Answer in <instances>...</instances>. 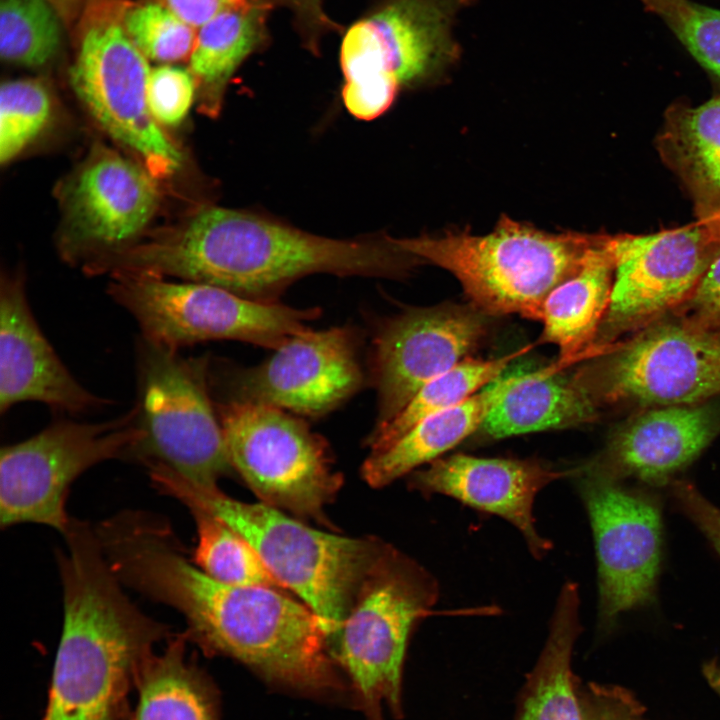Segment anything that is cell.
<instances>
[{
  "label": "cell",
  "mask_w": 720,
  "mask_h": 720,
  "mask_svg": "<svg viewBox=\"0 0 720 720\" xmlns=\"http://www.w3.org/2000/svg\"><path fill=\"white\" fill-rule=\"evenodd\" d=\"M417 262L392 239H330L247 212L209 207L174 232L117 252L110 268L206 283L272 303L309 274L396 277Z\"/></svg>",
  "instance_id": "6da1fadb"
},
{
  "label": "cell",
  "mask_w": 720,
  "mask_h": 720,
  "mask_svg": "<svg viewBox=\"0 0 720 720\" xmlns=\"http://www.w3.org/2000/svg\"><path fill=\"white\" fill-rule=\"evenodd\" d=\"M146 587L150 598L185 617L188 640L206 654L231 657L273 686L355 704L323 621L279 589L217 581L180 549L157 558Z\"/></svg>",
  "instance_id": "7a4b0ae2"
},
{
  "label": "cell",
  "mask_w": 720,
  "mask_h": 720,
  "mask_svg": "<svg viewBox=\"0 0 720 720\" xmlns=\"http://www.w3.org/2000/svg\"><path fill=\"white\" fill-rule=\"evenodd\" d=\"M57 554L63 628L42 720H123L154 646L173 635L122 591L91 527L70 529Z\"/></svg>",
  "instance_id": "3957f363"
},
{
  "label": "cell",
  "mask_w": 720,
  "mask_h": 720,
  "mask_svg": "<svg viewBox=\"0 0 720 720\" xmlns=\"http://www.w3.org/2000/svg\"><path fill=\"white\" fill-rule=\"evenodd\" d=\"M149 473L161 491L209 511L245 538L281 585L323 621L330 643L386 545L313 529L265 503L197 487L165 466Z\"/></svg>",
  "instance_id": "277c9868"
},
{
  "label": "cell",
  "mask_w": 720,
  "mask_h": 720,
  "mask_svg": "<svg viewBox=\"0 0 720 720\" xmlns=\"http://www.w3.org/2000/svg\"><path fill=\"white\" fill-rule=\"evenodd\" d=\"M606 239L549 233L502 217L486 235L448 232L392 240L420 262L453 274L471 305L486 315L516 314L541 321L548 295L577 273Z\"/></svg>",
  "instance_id": "5b68a950"
},
{
  "label": "cell",
  "mask_w": 720,
  "mask_h": 720,
  "mask_svg": "<svg viewBox=\"0 0 720 720\" xmlns=\"http://www.w3.org/2000/svg\"><path fill=\"white\" fill-rule=\"evenodd\" d=\"M439 589L423 567L390 546L364 579L330 653L366 720L402 714V673L413 627L433 614Z\"/></svg>",
  "instance_id": "8992f818"
},
{
  "label": "cell",
  "mask_w": 720,
  "mask_h": 720,
  "mask_svg": "<svg viewBox=\"0 0 720 720\" xmlns=\"http://www.w3.org/2000/svg\"><path fill=\"white\" fill-rule=\"evenodd\" d=\"M137 422L130 457L161 464L189 483L216 489L233 469L212 397L208 357L184 358L142 337L137 342Z\"/></svg>",
  "instance_id": "52a82bcc"
},
{
  "label": "cell",
  "mask_w": 720,
  "mask_h": 720,
  "mask_svg": "<svg viewBox=\"0 0 720 720\" xmlns=\"http://www.w3.org/2000/svg\"><path fill=\"white\" fill-rule=\"evenodd\" d=\"M112 276L109 295L135 319L141 337L177 351L211 340L274 350L321 314L316 307L255 301L206 283L136 272Z\"/></svg>",
  "instance_id": "ba28073f"
},
{
  "label": "cell",
  "mask_w": 720,
  "mask_h": 720,
  "mask_svg": "<svg viewBox=\"0 0 720 720\" xmlns=\"http://www.w3.org/2000/svg\"><path fill=\"white\" fill-rule=\"evenodd\" d=\"M468 0H391L346 32L340 51L344 105L372 120L399 87L439 72L458 55L451 25Z\"/></svg>",
  "instance_id": "9c48e42d"
},
{
  "label": "cell",
  "mask_w": 720,
  "mask_h": 720,
  "mask_svg": "<svg viewBox=\"0 0 720 720\" xmlns=\"http://www.w3.org/2000/svg\"><path fill=\"white\" fill-rule=\"evenodd\" d=\"M214 403L232 467L261 502L326 523L325 506L342 477L333 469L325 439L277 407L228 399Z\"/></svg>",
  "instance_id": "30bf717a"
},
{
  "label": "cell",
  "mask_w": 720,
  "mask_h": 720,
  "mask_svg": "<svg viewBox=\"0 0 720 720\" xmlns=\"http://www.w3.org/2000/svg\"><path fill=\"white\" fill-rule=\"evenodd\" d=\"M143 434L132 407L96 423L60 420L19 443L1 448L0 524L37 523L65 533L71 484L92 466L129 458Z\"/></svg>",
  "instance_id": "8fae6325"
},
{
  "label": "cell",
  "mask_w": 720,
  "mask_h": 720,
  "mask_svg": "<svg viewBox=\"0 0 720 720\" xmlns=\"http://www.w3.org/2000/svg\"><path fill=\"white\" fill-rule=\"evenodd\" d=\"M107 6H86L71 86L95 121L136 152L153 176L173 174L182 157L150 110L148 59L126 33L123 16Z\"/></svg>",
  "instance_id": "7c38bea8"
},
{
  "label": "cell",
  "mask_w": 720,
  "mask_h": 720,
  "mask_svg": "<svg viewBox=\"0 0 720 720\" xmlns=\"http://www.w3.org/2000/svg\"><path fill=\"white\" fill-rule=\"evenodd\" d=\"M607 352L578 372L595 401L660 407L720 396V329L667 321Z\"/></svg>",
  "instance_id": "4fadbf2b"
},
{
  "label": "cell",
  "mask_w": 720,
  "mask_h": 720,
  "mask_svg": "<svg viewBox=\"0 0 720 720\" xmlns=\"http://www.w3.org/2000/svg\"><path fill=\"white\" fill-rule=\"evenodd\" d=\"M598 563L599 623L606 630L655 596L662 562V501L656 489L577 474Z\"/></svg>",
  "instance_id": "5bb4252c"
},
{
  "label": "cell",
  "mask_w": 720,
  "mask_h": 720,
  "mask_svg": "<svg viewBox=\"0 0 720 720\" xmlns=\"http://www.w3.org/2000/svg\"><path fill=\"white\" fill-rule=\"evenodd\" d=\"M360 332L350 326L293 335L261 364L227 369L222 399L265 404L321 417L363 384Z\"/></svg>",
  "instance_id": "9a60e30c"
},
{
  "label": "cell",
  "mask_w": 720,
  "mask_h": 720,
  "mask_svg": "<svg viewBox=\"0 0 720 720\" xmlns=\"http://www.w3.org/2000/svg\"><path fill=\"white\" fill-rule=\"evenodd\" d=\"M487 328L488 315L473 305L408 308L382 321L369 361L378 407L373 429L390 422L427 383L470 358Z\"/></svg>",
  "instance_id": "2e32d148"
},
{
  "label": "cell",
  "mask_w": 720,
  "mask_h": 720,
  "mask_svg": "<svg viewBox=\"0 0 720 720\" xmlns=\"http://www.w3.org/2000/svg\"><path fill=\"white\" fill-rule=\"evenodd\" d=\"M608 248L614 279L597 335L603 341L687 301L720 241L701 221L656 234L609 237Z\"/></svg>",
  "instance_id": "e0dca14e"
},
{
  "label": "cell",
  "mask_w": 720,
  "mask_h": 720,
  "mask_svg": "<svg viewBox=\"0 0 720 720\" xmlns=\"http://www.w3.org/2000/svg\"><path fill=\"white\" fill-rule=\"evenodd\" d=\"M719 432L720 416L704 402L653 407L617 428L604 450L577 467V474L632 479L656 490L669 487Z\"/></svg>",
  "instance_id": "ac0fdd59"
},
{
  "label": "cell",
  "mask_w": 720,
  "mask_h": 720,
  "mask_svg": "<svg viewBox=\"0 0 720 720\" xmlns=\"http://www.w3.org/2000/svg\"><path fill=\"white\" fill-rule=\"evenodd\" d=\"M148 169L114 152H101L77 172L65 192L70 259L92 248H116L152 219L159 191Z\"/></svg>",
  "instance_id": "d6986e66"
},
{
  "label": "cell",
  "mask_w": 720,
  "mask_h": 720,
  "mask_svg": "<svg viewBox=\"0 0 720 720\" xmlns=\"http://www.w3.org/2000/svg\"><path fill=\"white\" fill-rule=\"evenodd\" d=\"M574 469H555L536 460L481 458L467 454L440 457L411 478L425 494L440 493L470 507L498 515L524 536L530 552L543 557L552 545L535 526L533 504L549 483L573 477Z\"/></svg>",
  "instance_id": "ffe728a7"
},
{
  "label": "cell",
  "mask_w": 720,
  "mask_h": 720,
  "mask_svg": "<svg viewBox=\"0 0 720 720\" xmlns=\"http://www.w3.org/2000/svg\"><path fill=\"white\" fill-rule=\"evenodd\" d=\"M26 401L69 414L110 403L73 377L34 318L24 280L7 275L0 285V412Z\"/></svg>",
  "instance_id": "44dd1931"
},
{
  "label": "cell",
  "mask_w": 720,
  "mask_h": 720,
  "mask_svg": "<svg viewBox=\"0 0 720 720\" xmlns=\"http://www.w3.org/2000/svg\"><path fill=\"white\" fill-rule=\"evenodd\" d=\"M529 369L511 365L468 399L420 420L386 448L371 452L362 465L364 480L379 488L440 458L479 430L492 408Z\"/></svg>",
  "instance_id": "7402d4cb"
},
{
  "label": "cell",
  "mask_w": 720,
  "mask_h": 720,
  "mask_svg": "<svg viewBox=\"0 0 720 720\" xmlns=\"http://www.w3.org/2000/svg\"><path fill=\"white\" fill-rule=\"evenodd\" d=\"M576 359L559 358L529 369L492 408L480 432L490 439L561 429L591 422L596 401L577 374L566 369Z\"/></svg>",
  "instance_id": "603a6c76"
},
{
  "label": "cell",
  "mask_w": 720,
  "mask_h": 720,
  "mask_svg": "<svg viewBox=\"0 0 720 720\" xmlns=\"http://www.w3.org/2000/svg\"><path fill=\"white\" fill-rule=\"evenodd\" d=\"M609 237L573 276L546 298L541 342L559 350V358L582 360L603 352L595 347L605 317L614 279Z\"/></svg>",
  "instance_id": "cb8c5ba5"
},
{
  "label": "cell",
  "mask_w": 720,
  "mask_h": 720,
  "mask_svg": "<svg viewBox=\"0 0 720 720\" xmlns=\"http://www.w3.org/2000/svg\"><path fill=\"white\" fill-rule=\"evenodd\" d=\"M186 633L169 638L162 653L143 665L133 720H219L217 690L187 657Z\"/></svg>",
  "instance_id": "d4e9b609"
},
{
  "label": "cell",
  "mask_w": 720,
  "mask_h": 720,
  "mask_svg": "<svg viewBox=\"0 0 720 720\" xmlns=\"http://www.w3.org/2000/svg\"><path fill=\"white\" fill-rule=\"evenodd\" d=\"M578 585H563L550 632L531 674L519 720H581L571 656L580 633Z\"/></svg>",
  "instance_id": "484cf974"
},
{
  "label": "cell",
  "mask_w": 720,
  "mask_h": 720,
  "mask_svg": "<svg viewBox=\"0 0 720 720\" xmlns=\"http://www.w3.org/2000/svg\"><path fill=\"white\" fill-rule=\"evenodd\" d=\"M261 35V16L254 6L224 11L199 27L190 70L202 87L205 112L219 111L226 83Z\"/></svg>",
  "instance_id": "4316f807"
},
{
  "label": "cell",
  "mask_w": 720,
  "mask_h": 720,
  "mask_svg": "<svg viewBox=\"0 0 720 720\" xmlns=\"http://www.w3.org/2000/svg\"><path fill=\"white\" fill-rule=\"evenodd\" d=\"M665 148L707 215L720 209V96L673 114Z\"/></svg>",
  "instance_id": "83f0119b"
},
{
  "label": "cell",
  "mask_w": 720,
  "mask_h": 720,
  "mask_svg": "<svg viewBox=\"0 0 720 720\" xmlns=\"http://www.w3.org/2000/svg\"><path fill=\"white\" fill-rule=\"evenodd\" d=\"M530 346L493 359L467 358L423 386L411 401L366 439L371 452L386 448L420 420L468 399L508 369Z\"/></svg>",
  "instance_id": "f1b7e54d"
},
{
  "label": "cell",
  "mask_w": 720,
  "mask_h": 720,
  "mask_svg": "<svg viewBox=\"0 0 720 720\" xmlns=\"http://www.w3.org/2000/svg\"><path fill=\"white\" fill-rule=\"evenodd\" d=\"M187 507L197 528L193 558L199 568L228 585L284 588L245 538L209 511Z\"/></svg>",
  "instance_id": "f546056e"
},
{
  "label": "cell",
  "mask_w": 720,
  "mask_h": 720,
  "mask_svg": "<svg viewBox=\"0 0 720 720\" xmlns=\"http://www.w3.org/2000/svg\"><path fill=\"white\" fill-rule=\"evenodd\" d=\"M63 23L45 0H1L0 54L11 64L39 67L57 54Z\"/></svg>",
  "instance_id": "4dcf8cb0"
},
{
  "label": "cell",
  "mask_w": 720,
  "mask_h": 720,
  "mask_svg": "<svg viewBox=\"0 0 720 720\" xmlns=\"http://www.w3.org/2000/svg\"><path fill=\"white\" fill-rule=\"evenodd\" d=\"M52 99L46 85L32 78L5 81L0 89V162L9 163L48 124Z\"/></svg>",
  "instance_id": "1f68e13d"
},
{
  "label": "cell",
  "mask_w": 720,
  "mask_h": 720,
  "mask_svg": "<svg viewBox=\"0 0 720 720\" xmlns=\"http://www.w3.org/2000/svg\"><path fill=\"white\" fill-rule=\"evenodd\" d=\"M123 26L147 59L162 64L191 56L197 36L194 27L159 2L128 9L123 14Z\"/></svg>",
  "instance_id": "d6a6232c"
},
{
  "label": "cell",
  "mask_w": 720,
  "mask_h": 720,
  "mask_svg": "<svg viewBox=\"0 0 720 720\" xmlns=\"http://www.w3.org/2000/svg\"><path fill=\"white\" fill-rule=\"evenodd\" d=\"M660 16L691 54L720 78V11L689 0H641Z\"/></svg>",
  "instance_id": "836d02e7"
},
{
  "label": "cell",
  "mask_w": 720,
  "mask_h": 720,
  "mask_svg": "<svg viewBox=\"0 0 720 720\" xmlns=\"http://www.w3.org/2000/svg\"><path fill=\"white\" fill-rule=\"evenodd\" d=\"M196 78L186 68L162 64L151 69L148 103L155 120L174 126L188 114L196 92Z\"/></svg>",
  "instance_id": "e575fe53"
},
{
  "label": "cell",
  "mask_w": 720,
  "mask_h": 720,
  "mask_svg": "<svg viewBox=\"0 0 720 720\" xmlns=\"http://www.w3.org/2000/svg\"><path fill=\"white\" fill-rule=\"evenodd\" d=\"M578 698L581 720H645L640 702L621 687L589 684Z\"/></svg>",
  "instance_id": "d590c367"
},
{
  "label": "cell",
  "mask_w": 720,
  "mask_h": 720,
  "mask_svg": "<svg viewBox=\"0 0 720 720\" xmlns=\"http://www.w3.org/2000/svg\"><path fill=\"white\" fill-rule=\"evenodd\" d=\"M676 507L706 537L720 555V509L690 482L675 480L669 486Z\"/></svg>",
  "instance_id": "8d00e7d4"
},
{
  "label": "cell",
  "mask_w": 720,
  "mask_h": 720,
  "mask_svg": "<svg viewBox=\"0 0 720 720\" xmlns=\"http://www.w3.org/2000/svg\"><path fill=\"white\" fill-rule=\"evenodd\" d=\"M692 320L720 329V251L715 255L687 300Z\"/></svg>",
  "instance_id": "74e56055"
},
{
  "label": "cell",
  "mask_w": 720,
  "mask_h": 720,
  "mask_svg": "<svg viewBox=\"0 0 720 720\" xmlns=\"http://www.w3.org/2000/svg\"><path fill=\"white\" fill-rule=\"evenodd\" d=\"M192 27L203 24L228 10L251 7L250 0H157Z\"/></svg>",
  "instance_id": "f35d334b"
},
{
  "label": "cell",
  "mask_w": 720,
  "mask_h": 720,
  "mask_svg": "<svg viewBox=\"0 0 720 720\" xmlns=\"http://www.w3.org/2000/svg\"><path fill=\"white\" fill-rule=\"evenodd\" d=\"M59 15L67 27H72L81 20L88 0H45Z\"/></svg>",
  "instance_id": "ab89813d"
},
{
  "label": "cell",
  "mask_w": 720,
  "mask_h": 720,
  "mask_svg": "<svg viewBox=\"0 0 720 720\" xmlns=\"http://www.w3.org/2000/svg\"><path fill=\"white\" fill-rule=\"evenodd\" d=\"M703 674L709 686L720 698V665L713 661L706 663Z\"/></svg>",
  "instance_id": "60d3db41"
},
{
  "label": "cell",
  "mask_w": 720,
  "mask_h": 720,
  "mask_svg": "<svg viewBox=\"0 0 720 720\" xmlns=\"http://www.w3.org/2000/svg\"><path fill=\"white\" fill-rule=\"evenodd\" d=\"M303 12L318 16L319 0H288Z\"/></svg>",
  "instance_id": "b9f144b4"
},
{
  "label": "cell",
  "mask_w": 720,
  "mask_h": 720,
  "mask_svg": "<svg viewBox=\"0 0 720 720\" xmlns=\"http://www.w3.org/2000/svg\"><path fill=\"white\" fill-rule=\"evenodd\" d=\"M703 221L720 241V209L706 215Z\"/></svg>",
  "instance_id": "7bdbcfd3"
}]
</instances>
